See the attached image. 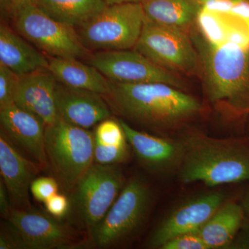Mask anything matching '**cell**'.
I'll return each mask as SVG.
<instances>
[{
    "label": "cell",
    "mask_w": 249,
    "mask_h": 249,
    "mask_svg": "<svg viewBox=\"0 0 249 249\" xmlns=\"http://www.w3.org/2000/svg\"><path fill=\"white\" fill-rule=\"evenodd\" d=\"M13 209L11 199L7 189L2 179L0 181V213L1 216L6 219Z\"/></svg>",
    "instance_id": "31"
},
{
    "label": "cell",
    "mask_w": 249,
    "mask_h": 249,
    "mask_svg": "<svg viewBox=\"0 0 249 249\" xmlns=\"http://www.w3.org/2000/svg\"><path fill=\"white\" fill-rule=\"evenodd\" d=\"M245 217L240 202L227 199L196 233L209 249H229Z\"/></svg>",
    "instance_id": "20"
},
{
    "label": "cell",
    "mask_w": 249,
    "mask_h": 249,
    "mask_svg": "<svg viewBox=\"0 0 249 249\" xmlns=\"http://www.w3.org/2000/svg\"><path fill=\"white\" fill-rule=\"evenodd\" d=\"M11 23L47 56L87 60L92 53L82 43L76 28L51 18L38 6L27 8Z\"/></svg>",
    "instance_id": "8"
},
{
    "label": "cell",
    "mask_w": 249,
    "mask_h": 249,
    "mask_svg": "<svg viewBox=\"0 0 249 249\" xmlns=\"http://www.w3.org/2000/svg\"><path fill=\"white\" fill-rule=\"evenodd\" d=\"M191 36L207 101L231 117L249 114V46L212 43L196 27Z\"/></svg>",
    "instance_id": "2"
},
{
    "label": "cell",
    "mask_w": 249,
    "mask_h": 249,
    "mask_svg": "<svg viewBox=\"0 0 249 249\" xmlns=\"http://www.w3.org/2000/svg\"><path fill=\"white\" fill-rule=\"evenodd\" d=\"M104 97L123 120L165 137L182 128L202 111L196 98L163 83L109 80V93Z\"/></svg>",
    "instance_id": "1"
},
{
    "label": "cell",
    "mask_w": 249,
    "mask_h": 249,
    "mask_svg": "<svg viewBox=\"0 0 249 249\" xmlns=\"http://www.w3.org/2000/svg\"><path fill=\"white\" fill-rule=\"evenodd\" d=\"M148 22L191 33L196 27L200 5L198 0H142Z\"/></svg>",
    "instance_id": "22"
},
{
    "label": "cell",
    "mask_w": 249,
    "mask_h": 249,
    "mask_svg": "<svg viewBox=\"0 0 249 249\" xmlns=\"http://www.w3.org/2000/svg\"><path fill=\"white\" fill-rule=\"evenodd\" d=\"M59 188L58 181L54 177H40L32 181L30 191L36 200L45 204L49 198L58 193Z\"/></svg>",
    "instance_id": "26"
},
{
    "label": "cell",
    "mask_w": 249,
    "mask_h": 249,
    "mask_svg": "<svg viewBox=\"0 0 249 249\" xmlns=\"http://www.w3.org/2000/svg\"><path fill=\"white\" fill-rule=\"evenodd\" d=\"M240 203L245 211L246 215L249 218V186L246 187L242 192Z\"/></svg>",
    "instance_id": "32"
},
{
    "label": "cell",
    "mask_w": 249,
    "mask_h": 249,
    "mask_svg": "<svg viewBox=\"0 0 249 249\" xmlns=\"http://www.w3.org/2000/svg\"><path fill=\"white\" fill-rule=\"evenodd\" d=\"M48 70L57 81L71 88L89 90L107 96L109 80L96 67L78 59L48 57Z\"/></svg>",
    "instance_id": "21"
},
{
    "label": "cell",
    "mask_w": 249,
    "mask_h": 249,
    "mask_svg": "<svg viewBox=\"0 0 249 249\" xmlns=\"http://www.w3.org/2000/svg\"><path fill=\"white\" fill-rule=\"evenodd\" d=\"M107 5L124 4V3H141L142 0H105Z\"/></svg>",
    "instance_id": "33"
},
{
    "label": "cell",
    "mask_w": 249,
    "mask_h": 249,
    "mask_svg": "<svg viewBox=\"0 0 249 249\" xmlns=\"http://www.w3.org/2000/svg\"><path fill=\"white\" fill-rule=\"evenodd\" d=\"M183 155L178 179L209 187L249 182V139H217L199 133L181 137Z\"/></svg>",
    "instance_id": "3"
},
{
    "label": "cell",
    "mask_w": 249,
    "mask_h": 249,
    "mask_svg": "<svg viewBox=\"0 0 249 249\" xmlns=\"http://www.w3.org/2000/svg\"><path fill=\"white\" fill-rule=\"evenodd\" d=\"M38 7L51 18L77 28L102 11L105 0H40Z\"/></svg>",
    "instance_id": "24"
},
{
    "label": "cell",
    "mask_w": 249,
    "mask_h": 249,
    "mask_svg": "<svg viewBox=\"0 0 249 249\" xmlns=\"http://www.w3.org/2000/svg\"><path fill=\"white\" fill-rule=\"evenodd\" d=\"M153 198L147 180L139 175L129 178L107 213L89 232L93 245L107 249L130 240L146 222Z\"/></svg>",
    "instance_id": "5"
},
{
    "label": "cell",
    "mask_w": 249,
    "mask_h": 249,
    "mask_svg": "<svg viewBox=\"0 0 249 249\" xmlns=\"http://www.w3.org/2000/svg\"><path fill=\"white\" fill-rule=\"evenodd\" d=\"M40 0H0V13L2 22H12L27 8L37 6Z\"/></svg>",
    "instance_id": "27"
},
{
    "label": "cell",
    "mask_w": 249,
    "mask_h": 249,
    "mask_svg": "<svg viewBox=\"0 0 249 249\" xmlns=\"http://www.w3.org/2000/svg\"><path fill=\"white\" fill-rule=\"evenodd\" d=\"M227 199L224 192L213 191L181 201L157 224L147 241L146 247L160 249L175 237L196 233Z\"/></svg>",
    "instance_id": "12"
},
{
    "label": "cell",
    "mask_w": 249,
    "mask_h": 249,
    "mask_svg": "<svg viewBox=\"0 0 249 249\" xmlns=\"http://www.w3.org/2000/svg\"><path fill=\"white\" fill-rule=\"evenodd\" d=\"M247 138L249 139V126H248V129H247Z\"/></svg>",
    "instance_id": "34"
},
{
    "label": "cell",
    "mask_w": 249,
    "mask_h": 249,
    "mask_svg": "<svg viewBox=\"0 0 249 249\" xmlns=\"http://www.w3.org/2000/svg\"><path fill=\"white\" fill-rule=\"evenodd\" d=\"M4 231L14 249H71L76 246V236L70 228L52 215L32 209L14 208Z\"/></svg>",
    "instance_id": "10"
},
{
    "label": "cell",
    "mask_w": 249,
    "mask_h": 249,
    "mask_svg": "<svg viewBox=\"0 0 249 249\" xmlns=\"http://www.w3.org/2000/svg\"><path fill=\"white\" fill-rule=\"evenodd\" d=\"M41 169L34 160L19 153L14 143L0 132V171L13 207L31 209L29 193L31 183Z\"/></svg>",
    "instance_id": "17"
},
{
    "label": "cell",
    "mask_w": 249,
    "mask_h": 249,
    "mask_svg": "<svg viewBox=\"0 0 249 249\" xmlns=\"http://www.w3.org/2000/svg\"><path fill=\"white\" fill-rule=\"evenodd\" d=\"M45 204L47 212L56 219L65 217L71 211V200L58 193L49 198Z\"/></svg>",
    "instance_id": "29"
},
{
    "label": "cell",
    "mask_w": 249,
    "mask_h": 249,
    "mask_svg": "<svg viewBox=\"0 0 249 249\" xmlns=\"http://www.w3.org/2000/svg\"><path fill=\"white\" fill-rule=\"evenodd\" d=\"M134 49L173 73L190 76L199 73V54L191 34L178 28L160 25L145 19Z\"/></svg>",
    "instance_id": "9"
},
{
    "label": "cell",
    "mask_w": 249,
    "mask_h": 249,
    "mask_svg": "<svg viewBox=\"0 0 249 249\" xmlns=\"http://www.w3.org/2000/svg\"><path fill=\"white\" fill-rule=\"evenodd\" d=\"M246 215L243 224L229 249H249V220Z\"/></svg>",
    "instance_id": "30"
},
{
    "label": "cell",
    "mask_w": 249,
    "mask_h": 249,
    "mask_svg": "<svg viewBox=\"0 0 249 249\" xmlns=\"http://www.w3.org/2000/svg\"><path fill=\"white\" fill-rule=\"evenodd\" d=\"M0 122L1 130L11 142L21 147L41 168H48L43 121L13 103L0 109Z\"/></svg>",
    "instance_id": "16"
},
{
    "label": "cell",
    "mask_w": 249,
    "mask_h": 249,
    "mask_svg": "<svg viewBox=\"0 0 249 249\" xmlns=\"http://www.w3.org/2000/svg\"><path fill=\"white\" fill-rule=\"evenodd\" d=\"M55 100L59 117L82 128L89 129L111 118L110 106L100 93L57 82Z\"/></svg>",
    "instance_id": "15"
},
{
    "label": "cell",
    "mask_w": 249,
    "mask_h": 249,
    "mask_svg": "<svg viewBox=\"0 0 249 249\" xmlns=\"http://www.w3.org/2000/svg\"><path fill=\"white\" fill-rule=\"evenodd\" d=\"M56 78L48 69L19 77L14 93V103L34 114L46 125L58 118L55 106Z\"/></svg>",
    "instance_id": "18"
},
{
    "label": "cell",
    "mask_w": 249,
    "mask_h": 249,
    "mask_svg": "<svg viewBox=\"0 0 249 249\" xmlns=\"http://www.w3.org/2000/svg\"><path fill=\"white\" fill-rule=\"evenodd\" d=\"M0 63L18 76L48 69V57L7 22L0 24Z\"/></svg>",
    "instance_id": "19"
},
{
    "label": "cell",
    "mask_w": 249,
    "mask_h": 249,
    "mask_svg": "<svg viewBox=\"0 0 249 249\" xmlns=\"http://www.w3.org/2000/svg\"><path fill=\"white\" fill-rule=\"evenodd\" d=\"M126 181L118 165L93 163L71 192V210L89 232L117 199Z\"/></svg>",
    "instance_id": "7"
},
{
    "label": "cell",
    "mask_w": 249,
    "mask_h": 249,
    "mask_svg": "<svg viewBox=\"0 0 249 249\" xmlns=\"http://www.w3.org/2000/svg\"><path fill=\"white\" fill-rule=\"evenodd\" d=\"M45 142L48 168L62 189L71 193L94 163L93 132L58 116L46 125Z\"/></svg>",
    "instance_id": "4"
},
{
    "label": "cell",
    "mask_w": 249,
    "mask_h": 249,
    "mask_svg": "<svg viewBox=\"0 0 249 249\" xmlns=\"http://www.w3.org/2000/svg\"><path fill=\"white\" fill-rule=\"evenodd\" d=\"M145 22L141 3H124L107 5L76 29L82 43L90 52L127 50L137 45Z\"/></svg>",
    "instance_id": "6"
},
{
    "label": "cell",
    "mask_w": 249,
    "mask_h": 249,
    "mask_svg": "<svg viewBox=\"0 0 249 249\" xmlns=\"http://www.w3.org/2000/svg\"><path fill=\"white\" fill-rule=\"evenodd\" d=\"M196 28L206 40L249 46V0H198Z\"/></svg>",
    "instance_id": "13"
},
{
    "label": "cell",
    "mask_w": 249,
    "mask_h": 249,
    "mask_svg": "<svg viewBox=\"0 0 249 249\" xmlns=\"http://www.w3.org/2000/svg\"><path fill=\"white\" fill-rule=\"evenodd\" d=\"M119 121L129 146L142 168L157 175L178 173L183 155L181 138L154 135L134 128L123 119Z\"/></svg>",
    "instance_id": "14"
},
{
    "label": "cell",
    "mask_w": 249,
    "mask_h": 249,
    "mask_svg": "<svg viewBox=\"0 0 249 249\" xmlns=\"http://www.w3.org/2000/svg\"><path fill=\"white\" fill-rule=\"evenodd\" d=\"M19 76L0 63V109L14 103V93Z\"/></svg>",
    "instance_id": "25"
},
{
    "label": "cell",
    "mask_w": 249,
    "mask_h": 249,
    "mask_svg": "<svg viewBox=\"0 0 249 249\" xmlns=\"http://www.w3.org/2000/svg\"><path fill=\"white\" fill-rule=\"evenodd\" d=\"M87 62L108 80L116 83H163L184 90L177 73L159 66L136 49L101 51L91 53Z\"/></svg>",
    "instance_id": "11"
},
{
    "label": "cell",
    "mask_w": 249,
    "mask_h": 249,
    "mask_svg": "<svg viewBox=\"0 0 249 249\" xmlns=\"http://www.w3.org/2000/svg\"><path fill=\"white\" fill-rule=\"evenodd\" d=\"M93 133L94 163L118 165L129 157V145L119 120L109 118L96 124Z\"/></svg>",
    "instance_id": "23"
},
{
    "label": "cell",
    "mask_w": 249,
    "mask_h": 249,
    "mask_svg": "<svg viewBox=\"0 0 249 249\" xmlns=\"http://www.w3.org/2000/svg\"><path fill=\"white\" fill-rule=\"evenodd\" d=\"M160 249H209V247L197 233H188L175 237Z\"/></svg>",
    "instance_id": "28"
}]
</instances>
